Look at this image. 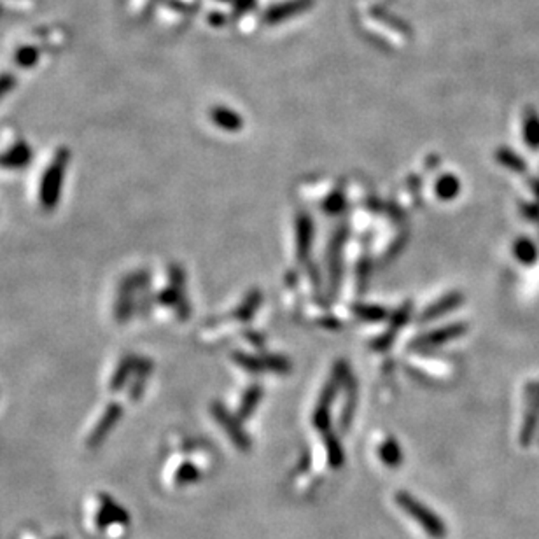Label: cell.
Wrapping results in <instances>:
<instances>
[{
  "mask_svg": "<svg viewBox=\"0 0 539 539\" xmlns=\"http://www.w3.org/2000/svg\"><path fill=\"white\" fill-rule=\"evenodd\" d=\"M326 450H328V461L331 467L338 470L345 463V454H343V447L333 434H326Z\"/></svg>",
  "mask_w": 539,
  "mask_h": 539,
  "instance_id": "cell-7",
  "label": "cell"
},
{
  "mask_svg": "<svg viewBox=\"0 0 539 539\" xmlns=\"http://www.w3.org/2000/svg\"><path fill=\"white\" fill-rule=\"evenodd\" d=\"M13 86H15V79H13L11 76H8V74H6V76H0V97L6 95Z\"/></svg>",
  "mask_w": 539,
  "mask_h": 539,
  "instance_id": "cell-12",
  "label": "cell"
},
{
  "mask_svg": "<svg viewBox=\"0 0 539 539\" xmlns=\"http://www.w3.org/2000/svg\"><path fill=\"white\" fill-rule=\"evenodd\" d=\"M515 252H517V258L524 263H532L538 256V251L532 245L531 240L524 238V240H518V244L515 245Z\"/></svg>",
  "mask_w": 539,
  "mask_h": 539,
  "instance_id": "cell-8",
  "label": "cell"
},
{
  "mask_svg": "<svg viewBox=\"0 0 539 539\" xmlns=\"http://www.w3.org/2000/svg\"><path fill=\"white\" fill-rule=\"evenodd\" d=\"M525 139H527L529 146L532 149H539V119L536 116H531L525 124Z\"/></svg>",
  "mask_w": 539,
  "mask_h": 539,
  "instance_id": "cell-9",
  "label": "cell"
},
{
  "mask_svg": "<svg viewBox=\"0 0 539 539\" xmlns=\"http://www.w3.org/2000/svg\"><path fill=\"white\" fill-rule=\"evenodd\" d=\"M457 191H459V183H457V179L445 177L443 181L438 184V193H440L443 198H450L452 194H457Z\"/></svg>",
  "mask_w": 539,
  "mask_h": 539,
  "instance_id": "cell-11",
  "label": "cell"
},
{
  "mask_svg": "<svg viewBox=\"0 0 539 539\" xmlns=\"http://www.w3.org/2000/svg\"><path fill=\"white\" fill-rule=\"evenodd\" d=\"M67 153L65 151H60L55 156L53 163L49 165L46 175L42 179V186H40V204L46 208L55 207L56 201H58V193L60 186H62L63 172H65L67 165Z\"/></svg>",
  "mask_w": 539,
  "mask_h": 539,
  "instance_id": "cell-3",
  "label": "cell"
},
{
  "mask_svg": "<svg viewBox=\"0 0 539 539\" xmlns=\"http://www.w3.org/2000/svg\"><path fill=\"white\" fill-rule=\"evenodd\" d=\"M88 524L97 534L117 538V532L130 525V517L113 499H109L107 496H99L93 501L92 522H88Z\"/></svg>",
  "mask_w": 539,
  "mask_h": 539,
  "instance_id": "cell-2",
  "label": "cell"
},
{
  "mask_svg": "<svg viewBox=\"0 0 539 539\" xmlns=\"http://www.w3.org/2000/svg\"><path fill=\"white\" fill-rule=\"evenodd\" d=\"M37 49L33 48H22L18 53H16V63L22 67H32L33 63L37 62Z\"/></svg>",
  "mask_w": 539,
  "mask_h": 539,
  "instance_id": "cell-10",
  "label": "cell"
},
{
  "mask_svg": "<svg viewBox=\"0 0 539 539\" xmlns=\"http://www.w3.org/2000/svg\"><path fill=\"white\" fill-rule=\"evenodd\" d=\"M215 415H217L219 422L222 424V427L226 429V433L230 434L231 441H233L240 450H249V447H251V440H249V436L245 434V431L242 429V427L238 426L231 417H228V413L222 412V410L215 412Z\"/></svg>",
  "mask_w": 539,
  "mask_h": 539,
  "instance_id": "cell-4",
  "label": "cell"
},
{
  "mask_svg": "<svg viewBox=\"0 0 539 539\" xmlns=\"http://www.w3.org/2000/svg\"><path fill=\"white\" fill-rule=\"evenodd\" d=\"M58 539H63V538H58Z\"/></svg>",
  "mask_w": 539,
  "mask_h": 539,
  "instance_id": "cell-13",
  "label": "cell"
},
{
  "mask_svg": "<svg viewBox=\"0 0 539 539\" xmlns=\"http://www.w3.org/2000/svg\"><path fill=\"white\" fill-rule=\"evenodd\" d=\"M200 470L194 466L193 463H183L181 466L177 467L174 476V483L177 487H186V485L197 483L200 480Z\"/></svg>",
  "mask_w": 539,
  "mask_h": 539,
  "instance_id": "cell-6",
  "label": "cell"
},
{
  "mask_svg": "<svg viewBox=\"0 0 539 539\" xmlns=\"http://www.w3.org/2000/svg\"><path fill=\"white\" fill-rule=\"evenodd\" d=\"M379 457L385 466L396 470V467H399L401 464H403V450H401V445L397 443L396 440H392V438H389V440H385L379 447Z\"/></svg>",
  "mask_w": 539,
  "mask_h": 539,
  "instance_id": "cell-5",
  "label": "cell"
},
{
  "mask_svg": "<svg viewBox=\"0 0 539 539\" xmlns=\"http://www.w3.org/2000/svg\"><path fill=\"white\" fill-rule=\"evenodd\" d=\"M394 501H396V504L404 511V513L408 515L410 518H413V520L420 525V529H422L431 539L447 538L448 527L447 524H445L443 518H441L440 515L434 513V511L431 510L429 506H426L422 501H419L415 496H412L410 492L406 490L396 492Z\"/></svg>",
  "mask_w": 539,
  "mask_h": 539,
  "instance_id": "cell-1",
  "label": "cell"
}]
</instances>
